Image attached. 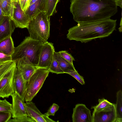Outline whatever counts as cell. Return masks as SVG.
Instances as JSON below:
<instances>
[{
  "label": "cell",
  "instance_id": "cell-31",
  "mask_svg": "<svg viewBox=\"0 0 122 122\" xmlns=\"http://www.w3.org/2000/svg\"><path fill=\"white\" fill-rule=\"evenodd\" d=\"M11 61H12L11 56L5 54L0 52V62Z\"/></svg>",
  "mask_w": 122,
  "mask_h": 122
},
{
  "label": "cell",
  "instance_id": "cell-12",
  "mask_svg": "<svg viewBox=\"0 0 122 122\" xmlns=\"http://www.w3.org/2000/svg\"><path fill=\"white\" fill-rule=\"evenodd\" d=\"M12 98L11 117L13 118L28 116L24 105V102L16 92L11 96Z\"/></svg>",
  "mask_w": 122,
  "mask_h": 122
},
{
  "label": "cell",
  "instance_id": "cell-26",
  "mask_svg": "<svg viewBox=\"0 0 122 122\" xmlns=\"http://www.w3.org/2000/svg\"><path fill=\"white\" fill-rule=\"evenodd\" d=\"M57 53L61 57L74 66L73 61H75L74 58L68 52L66 51H62L57 52Z\"/></svg>",
  "mask_w": 122,
  "mask_h": 122
},
{
  "label": "cell",
  "instance_id": "cell-13",
  "mask_svg": "<svg viewBox=\"0 0 122 122\" xmlns=\"http://www.w3.org/2000/svg\"><path fill=\"white\" fill-rule=\"evenodd\" d=\"M26 82L24 79L19 69L16 66L13 80L15 92H16L25 102Z\"/></svg>",
  "mask_w": 122,
  "mask_h": 122
},
{
  "label": "cell",
  "instance_id": "cell-3",
  "mask_svg": "<svg viewBox=\"0 0 122 122\" xmlns=\"http://www.w3.org/2000/svg\"><path fill=\"white\" fill-rule=\"evenodd\" d=\"M43 44L26 37L17 46L15 47L11 55L12 61L19 60L24 63L37 66Z\"/></svg>",
  "mask_w": 122,
  "mask_h": 122
},
{
  "label": "cell",
  "instance_id": "cell-28",
  "mask_svg": "<svg viewBox=\"0 0 122 122\" xmlns=\"http://www.w3.org/2000/svg\"><path fill=\"white\" fill-rule=\"evenodd\" d=\"M59 106L55 103H53L50 107L47 112L44 114L49 117L50 116H54L55 113L59 109Z\"/></svg>",
  "mask_w": 122,
  "mask_h": 122
},
{
  "label": "cell",
  "instance_id": "cell-21",
  "mask_svg": "<svg viewBox=\"0 0 122 122\" xmlns=\"http://www.w3.org/2000/svg\"><path fill=\"white\" fill-rule=\"evenodd\" d=\"M48 69L50 72L52 73H55L57 74L64 73L55 58L54 55L52 63Z\"/></svg>",
  "mask_w": 122,
  "mask_h": 122
},
{
  "label": "cell",
  "instance_id": "cell-19",
  "mask_svg": "<svg viewBox=\"0 0 122 122\" xmlns=\"http://www.w3.org/2000/svg\"><path fill=\"white\" fill-rule=\"evenodd\" d=\"M54 55L55 58L58 63L60 66L64 73L70 70L75 69L74 66L72 65L58 54L57 52L55 51Z\"/></svg>",
  "mask_w": 122,
  "mask_h": 122
},
{
  "label": "cell",
  "instance_id": "cell-4",
  "mask_svg": "<svg viewBox=\"0 0 122 122\" xmlns=\"http://www.w3.org/2000/svg\"><path fill=\"white\" fill-rule=\"evenodd\" d=\"M50 17L47 12H42L30 21L26 28L31 38L43 44L48 42L50 35Z\"/></svg>",
  "mask_w": 122,
  "mask_h": 122
},
{
  "label": "cell",
  "instance_id": "cell-25",
  "mask_svg": "<svg viewBox=\"0 0 122 122\" xmlns=\"http://www.w3.org/2000/svg\"><path fill=\"white\" fill-rule=\"evenodd\" d=\"M66 73L73 77L81 84L83 85L85 84V82L83 77L79 74L76 69L69 70Z\"/></svg>",
  "mask_w": 122,
  "mask_h": 122
},
{
  "label": "cell",
  "instance_id": "cell-5",
  "mask_svg": "<svg viewBox=\"0 0 122 122\" xmlns=\"http://www.w3.org/2000/svg\"><path fill=\"white\" fill-rule=\"evenodd\" d=\"M17 62H0V97L8 98L15 93L13 80Z\"/></svg>",
  "mask_w": 122,
  "mask_h": 122
},
{
  "label": "cell",
  "instance_id": "cell-14",
  "mask_svg": "<svg viewBox=\"0 0 122 122\" xmlns=\"http://www.w3.org/2000/svg\"><path fill=\"white\" fill-rule=\"evenodd\" d=\"M47 0H37L29 6L25 12L31 20L42 12H47Z\"/></svg>",
  "mask_w": 122,
  "mask_h": 122
},
{
  "label": "cell",
  "instance_id": "cell-22",
  "mask_svg": "<svg viewBox=\"0 0 122 122\" xmlns=\"http://www.w3.org/2000/svg\"><path fill=\"white\" fill-rule=\"evenodd\" d=\"M60 0H47V13L51 16L57 12L56 7Z\"/></svg>",
  "mask_w": 122,
  "mask_h": 122
},
{
  "label": "cell",
  "instance_id": "cell-11",
  "mask_svg": "<svg viewBox=\"0 0 122 122\" xmlns=\"http://www.w3.org/2000/svg\"><path fill=\"white\" fill-rule=\"evenodd\" d=\"M28 116L34 119L36 122H56L42 114L32 102L23 103Z\"/></svg>",
  "mask_w": 122,
  "mask_h": 122
},
{
  "label": "cell",
  "instance_id": "cell-10",
  "mask_svg": "<svg viewBox=\"0 0 122 122\" xmlns=\"http://www.w3.org/2000/svg\"><path fill=\"white\" fill-rule=\"evenodd\" d=\"M72 118L73 122H92L90 110L82 104H77L73 108Z\"/></svg>",
  "mask_w": 122,
  "mask_h": 122
},
{
  "label": "cell",
  "instance_id": "cell-17",
  "mask_svg": "<svg viewBox=\"0 0 122 122\" xmlns=\"http://www.w3.org/2000/svg\"><path fill=\"white\" fill-rule=\"evenodd\" d=\"M15 47L11 36L0 41V52L5 54L11 56Z\"/></svg>",
  "mask_w": 122,
  "mask_h": 122
},
{
  "label": "cell",
  "instance_id": "cell-20",
  "mask_svg": "<svg viewBox=\"0 0 122 122\" xmlns=\"http://www.w3.org/2000/svg\"><path fill=\"white\" fill-rule=\"evenodd\" d=\"M0 3L3 15L12 17L14 8L5 0H0Z\"/></svg>",
  "mask_w": 122,
  "mask_h": 122
},
{
  "label": "cell",
  "instance_id": "cell-35",
  "mask_svg": "<svg viewBox=\"0 0 122 122\" xmlns=\"http://www.w3.org/2000/svg\"><path fill=\"white\" fill-rule=\"evenodd\" d=\"M37 0H30L29 6L31 5L33 3H34Z\"/></svg>",
  "mask_w": 122,
  "mask_h": 122
},
{
  "label": "cell",
  "instance_id": "cell-7",
  "mask_svg": "<svg viewBox=\"0 0 122 122\" xmlns=\"http://www.w3.org/2000/svg\"><path fill=\"white\" fill-rule=\"evenodd\" d=\"M92 122H115L116 118L115 104L102 110L93 111Z\"/></svg>",
  "mask_w": 122,
  "mask_h": 122
},
{
  "label": "cell",
  "instance_id": "cell-33",
  "mask_svg": "<svg viewBox=\"0 0 122 122\" xmlns=\"http://www.w3.org/2000/svg\"><path fill=\"white\" fill-rule=\"evenodd\" d=\"M10 4L14 8L15 7V0H5Z\"/></svg>",
  "mask_w": 122,
  "mask_h": 122
},
{
  "label": "cell",
  "instance_id": "cell-37",
  "mask_svg": "<svg viewBox=\"0 0 122 122\" xmlns=\"http://www.w3.org/2000/svg\"><path fill=\"white\" fill-rule=\"evenodd\" d=\"M1 100L0 99V101H1Z\"/></svg>",
  "mask_w": 122,
  "mask_h": 122
},
{
  "label": "cell",
  "instance_id": "cell-9",
  "mask_svg": "<svg viewBox=\"0 0 122 122\" xmlns=\"http://www.w3.org/2000/svg\"><path fill=\"white\" fill-rule=\"evenodd\" d=\"M16 27L26 28L30 20L29 17L21 9L19 3L15 1V7L12 16L11 18Z\"/></svg>",
  "mask_w": 122,
  "mask_h": 122
},
{
  "label": "cell",
  "instance_id": "cell-27",
  "mask_svg": "<svg viewBox=\"0 0 122 122\" xmlns=\"http://www.w3.org/2000/svg\"><path fill=\"white\" fill-rule=\"evenodd\" d=\"M8 122H36L32 118L24 116L10 119Z\"/></svg>",
  "mask_w": 122,
  "mask_h": 122
},
{
  "label": "cell",
  "instance_id": "cell-18",
  "mask_svg": "<svg viewBox=\"0 0 122 122\" xmlns=\"http://www.w3.org/2000/svg\"><path fill=\"white\" fill-rule=\"evenodd\" d=\"M117 101L115 104L116 118L115 122H122V92L120 89L117 93Z\"/></svg>",
  "mask_w": 122,
  "mask_h": 122
},
{
  "label": "cell",
  "instance_id": "cell-32",
  "mask_svg": "<svg viewBox=\"0 0 122 122\" xmlns=\"http://www.w3.org/2000/svg\"><path fill=\"white\" fill-rule=\"evenodd\" d=\"M115 1L117 5L119 6L122 8V0H115Z\"/></svg>",
  "mask_w": 122,
  "mask_h": 122
},
{
  "label": "cell",
  "instance_id": "cell-36",
  "mask_svg": "<svg viewBox=\"0 0 122 122\" xmlns=\"http://www.w3.org/2000/svg\"><path fill=\"white\" fill-rule=\"evenodd\" d=\"M120 25V26L121 27H120L119 29L120 32H121L122 30V18H121V19Z\"/></svg>",
  "mask_w": 122,
  "mask_h": 122
},
{
  "label": "cell",
  "instance_id": "cell-29",
  "mask_svg": "<svg viewBox=\"0 0 122 122\" xmlns=\"http://www.w3.org/2000/svg\"><path fill=\"white\" fill-rule=\"evenodd\" d=\"M11 116V112H0V122H8Z\"/></svg>",
  "mask_w": 122,
  "mask_h": 122
},
{
  "label": "cell",
  "instance_id": "cell-1",
  "mask_svg": "<svg viewBox=\"0 0 122 122\" xmlns=\"http://www.w3.org/2000/svg\"><path fill=\"white\" fill-rule=\"evenodd\" d=\"M70 11L78 23L110 19L117 12L115 0H71Z\"/></svg>",
  "mask_w": 122,
  "mask_h": 122
},
{
  "label": "cell",
  "instance_id": "cell-8",
  "mask_svg": "<svg viewBox=\"0 0 122 122\" xmlns=\"http://www.w3.org/2000/svg\"><path fill=\"white\" fill-rule=\"evenodd\" d=\"M55 51L53 43L48 42L43 44L37 66L48 69L52 63Z\"/></svg>",
  "mask_w": 122,
  "mask_h": 122
},
{
  "label": "cell",
  "instance_id": "cell-23",
  "mask_svg": "<svg viewBox=\"0 0 122 122\" xmlns=\"http://www.w3.org/2000/svg\"><path fill=\"white\" fill-rule=\"evenodd\" d=\"M98 101V104L96 106H92L91 108V109H94V111H97L102 110L110 106L113 104L104 98L99 99Z\"/></svg>",
  "mask_w": 122,
  "mask_h": 122
},
{
  "label": "cell",
  "instance_id": "cell-6",
  "mask_svg": "<svg viewBox=\"0 0 122 122\" xmlns=\"http://www.w3.org/2000/svg\"><path fill=\"white\" fill-rule=\"evenodd\" d=\"M49 72L47 68H39L36 70L26 82L25 101H32L41 88Z\"/></svg>",
  "mask_w": 122,
  "mask_h": 122
},
{
  "label": "cell",
  "instance_id": "cell-30",
  "mask_svg": "<svg viewBox=\"0 0 122 122\" xmlns=\"http://www.w3.org/2000/svg\"><path fill=\"white\" fill-rule=\"evenodd\" d=\"M30 0H15L19 4L22 10L25 12L29 6Z\"/></svg>",
  "mask_w": 122,
  "mask_h": 122
},
{
  "label": "cell",
  "instance_id": "cell-15",
  "mask_svg": "<svg viewBox=\"0 0 122 122\" xmlns=\"http://www.w3.org/2000/svg\"><path fill=\"white\" fill-rule=\"evenodd\" d=\"M15 27L11 18L4 16L0 23V41L8 37L11 36Z\"/></svg>",
  "mask_w": 122,
  "mask_h": 122
},
{
  "label": "cell",
  "instance_id": "cell-2",
  "mask_svg": "<svg viewBox=\"0 0 122 122\" xmlns=\"http://www.w3.org/2000/svg\"><path fill=\"white\" fill-rule=\"evenodd\" d=\"M117 20L110 18L78 23L68 30L67 38L70 40L86 43L96 38L108 37L116 30Z\"/></svg>",
  "mask_w": 122,
  "mask_h": 122
},
{
  "label": "cell",
  "instance_id": "cell-34",
  "mask_svg": "<svg viewBox=\"0 0 122 122\" xmlns=\"http://www.w3.org/2000/svg\"><path fill=\"white\" fill-rule=\"evenodd\" d=\"M4 16L2 14V9L0 3V23L3 20Z\"/></svg>",
  "mask_w": 122,
  "mask_h": 122
},
{
  "label": "cell",
  "instance_id": "cell-16",
  "mask_svg": "<svg viewBox=\"0 0 122 122\" xmlns=\"http://www.w3.org/2000/svg\"><path fill=\"white\" fill-rule=\"evenodd\" d=\"M16 66L20 69L24 79L26 82L28 81L36 70L39 68L37 66L26 64L19 60L17 61Z\"/></svg>",
  "mask_w": 122,
  "mask_h": 122
},
{
  "label": "cell",
  "instance_id": "cell-24",
  "mask_svg": "<svg viewBox=\"0 0 122 122\" xmlns=\"http://www.w3.org/2000/svg\"><path fill=\"white\" fill-rule=\"evenodd\" d=\"M12 104L6 99L0 101V112L12 113Z\"/></svg>",
  "mask_w": 122,
  "mask_h": 122
}]
</instances>
